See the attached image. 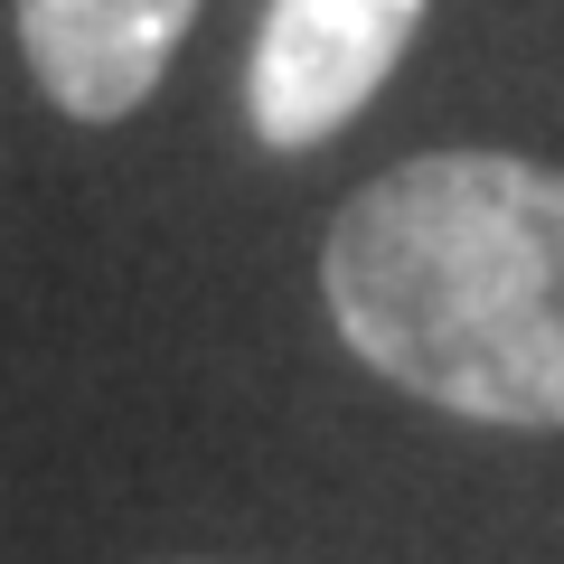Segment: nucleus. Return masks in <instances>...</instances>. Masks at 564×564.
Returning <instances> with one entry per match:
<instances>
[{
	"label": "nucleus",
	"mask_w": 564,
	"mask_h": 564,
	"mask_svg": "<svg viewBox=\"0 0 564 564\" xmlns=\"http://www.w3.org/2000/svg\"><path fill=\"white\" fill-rule=\"evenodd\" d=\"M339 339L470 423H564V170L423 151L339 207L321 254Z\"/></svg>",
	"instance_id": "obj_1"
},
{
	"label": "nucleus",
	"mask_w": 564,
	"mask_h": 564,
	"mask_svg": "<svg viewBox=\"0 0 564 564\" xmlns=\"http://www.w3.org/2000/svg\"><path fill=\"white\" fill-rule=\"evenodd\" d=\"M414 29H423V0H273L254 29V66H245L254 141L311 151L339 122H358L367 95L414 47Z\"/></svg>",
	"instance_id": "obj_2"
},
{
	"label": "nucleus",
	"mask_w": 564,
	"mask_h": 564,
	"mask_svg": "<svg viewBox=\"0 0 564 564\" xmlns=\"http://www.w3.org/2000/svg\"><path fill=\"white\" fill-rule=\"evenodd\" d=\"M188 20H198V0H20V47L57 113L122 122L170 76Z\"/></svg>",
	"instance_id": "obj_3"
}]
</instances>
